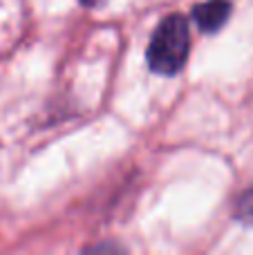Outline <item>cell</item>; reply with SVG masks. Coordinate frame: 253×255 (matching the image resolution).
<instances>
[{"label":"cell","mask_w":253,"mask_h":255,"mask_svg":"<svg viewBox=\"0 0 253 255\" xmlns=\"http://www.w3.org/2000/svg\"><path fill=\"white\" fill-rule=\"evenodd\" d=\"M191 49L188 20L182 13H170L157 25L148 45V65L152 72L164 76L177 74L184 67Z\"/></svg>","instance_id":"cell-1"},{"label":"cell","mask_w":253,"mask_h":255,"mask_svg":"<svg viewBox=\"0 0 253 255\" xmlns=\"http://www.w3.org/2000/svg\"><path fill=\"white\" fill-rule=\"evenodd\" d=\"M231 11V0H206L193 9V20H195L197 29H202L204 34H213L227 25Z\"/></svg>","instance_id":"cell-2"},{"label":"cell","mask_w":253,"mask_h":255,"mask_svg":"<svg viewBox=\"0 0 253 255\" xmlns=\"http://www.w3.org/2000/svg\"><path fill=\"white\" fill-rule=\"evenodd\" d=\"M236 220L253 226V188H247L236 202Z\"/></svg>","instance_id":"cell-3"},{"label":"cell","mask_w":253,"mask_h":255,"mask_svg":"<svg viewBox=\"0 0 253 255\" xmlns=\"http://www.w3.org/2000/svg\"><path fill=\"white\" fill-rule=\"evenodd\" d=\"M83 4H88V7H97V4H101L103 0H81Z\"/></svg>","instance_id":"cell-4"}]
</instances>
